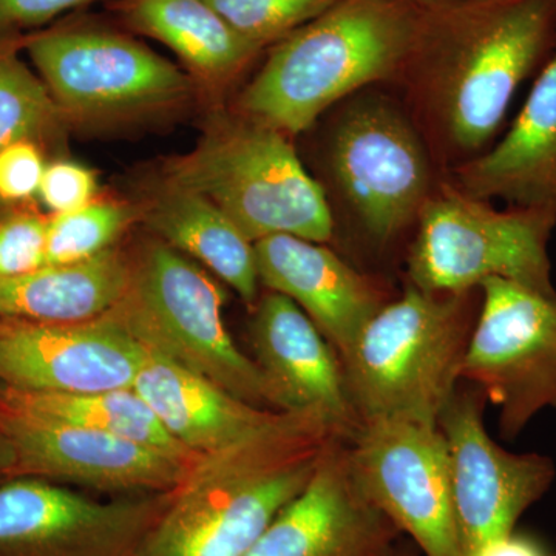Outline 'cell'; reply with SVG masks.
Wrapping results in <instances>:
<instances>
[{"label":"cell","instance_id":"6","mask_svg":"<svg viewBox=\"0 0 556 556\" xmlns=\"http://www.w3.org/2000/svg\"><path fill=\"white\" fill-rule=\"evenodd\" d=\"M225 291L203 266L164 241L148 244L131 268L126 298L109 316L144 345L260 408L278 409L254 358L233 342L223 317Z\"/></svg>","mask_w":556,"mask_h":556},{"label":"cell","instance_id":"18","mask_svg":"<svg viewBox=\"0 0 556 556\" xmlns=\"http://www.w3.org/2000/svg\"><path fill=\"white\" fill-rule=\"evenodd\" d=\"M251 343L281 412L320 409L353 437L361 420L348 394L342 361L291 299L273 291L258 299Z\"/></svg>","mask_w":556,"mask_h":556},{"label":"cell","instance_id":"37","mask_svg":"<svg viewBox=\"0 0 556 556\" xmlns=\"http://www.w3.org/2000/svg\"><path fill=\"white\" fill-rule=\"evenodd\" d=\"M552 556H556V551H555V552H552Z\"/></svg>","mask_w":556,"mask_h":556},{"label":"cell","instance_id":"27","mask_svg":"<svg viewBox=\"0 0 556 556\" xmlns=\"http://www.w3.org/2000/svg\"><path fill=\"white\" fill-rule=\"evenodd\" d=\"M241 38L268 49L338 0H206Z\"/></svg>","mask_w":556,"mask_h":556},{"label":"cell","instance_id":"32","mask_svg":"<svg viewBox=\"0 0 556 556\" xmlns=\"http://www.w3.org/2000/svg\"><path fill=\"white\" fill-rule=\"evenodd\" d=\"M466 556H552V552L540 538L515 529L507 535L486 541Z\"/></svg>","mask_w":556,"mask_h":556},{"label":"cell","instance_id":"23","mask_svg":"<svg viewBox=\"0 0 556 556\" xmlns=\"http://www.w3.org/2000/svg\"><path fill=\"white\" fill-rule=\"evenodd\" d=\"M126 14L135 30L169 47L207 83L236 78L262 51L241 38L206 0H127Z\"/></svg>","mask_w":556,"mask_h":556},{"label":"cell","instance_id":"10","mask_svg":"<svg viewBox=\"0 0 556 556\" xmlns=\"http://www.w3.org/2000/svg\"><path fill=\"white\" fill-rule=\"evenodd\" d=\"M65 118L100 119L170 108L192 83L159 53L100 28H56L22 40Z\"/></svg>","mask_w":556,"mask_h":556},{"label":"cell","instance_id":"35","mask_svg":"<svg viewBox=\"0 0 556 556\" xmlns=\"http://www.w3.org/2000/svg\"><path fill=\"white\" fill-rule=\"evenodd\" d=\"M397 556H419V555H416L415 552L407 551V548H401V551H399Z\"/></svg>","mask_w":556,"mask_h":556},{"label":"cell","instance_id":"28","mask_svg":"<svg viewBox=\"0 0 556 556\" xmlns=\"http://www.w3.org/2000/svg\"><path fill=\"white\" fill-rule=\"evenodd\" d=\"M49 217L31 207L0 212V278L24 276L46 266Z\"/></svg>","mask_w":556,"mask_h":556},{"label":"cell","instance_id":"26","mask_svg":"<svg viewBox=\"0 0 556 556\" xmlns=\"http://www.w3.org/2000/svg\"><path fill=\"white\" fill-rule=\"evenodd\" d=\"M138 208L115 200H93L65 214L51 215L47 228L46 265H73L108 251Z\"/></svg>","mask_w":556,"mask_h":556},{"label":"cell","instance_id":"36","mask_svg":"<svg viewBox=\"0 0 556 556\" xmlns=\"http://www.w3.org/2000/svg\"><path fill=\"white\" fill-rule=\"evenodd\" d=\"M3 206H5V204H3L2 201H0V212L3 211V208H2Z\"/></svg>","mask_w":556,"mask_h":556},{"label":"cell","instance_id":"15","mask_svg":"<svg viewBox=\"0 0 556 556\" xmlns=\"http://www.w3.org/2000/svg\"><path fill=\"white\" fill-rule=\"evenodd\" d=\"M148 346L108 316L53 325L0 317V387L100 393L134 387Z\"/></svg>","mask_w":556,"mask_h":556},{"label":"cell","instance_id":"4","mask_svg":"<svg viewBox=\"0 0 556 556\" xmlns=\"http://www.w3.org/2000/svg\"><path fill=\"white\" fill-rule=\"evenodd\" d=\"M477 291L430 294L409 285L368 321L342 361L361 422L402 417L438 426L463 380Z\"/></svg>","mask_w":556,"mask_h":556},{"label":"cell","instance_id":"13","mask_svg":"<svg viewBox=\"0 0 556 556\" xmlns=\"http://www.w3.org/2000/svg\"><path fill=\"white\" fill-rule=\"evenodd\" d=\"M481 391L457 390L439 417L452 466L453 501L463 556L517 529L556 478L551 457L508 452L490 437Z\"/></svg>","mask_w":556,"mask_h":556},{"label":"cell","instance_id":"33","mask_svg":"<svg viewBox=\"0 0 556 556\" xmlns=\"http://www.w3.org/2000/svg\"><path fill=\"white\" fill-rule=\"evenodd\" d=\"M11 470H13V453H11L9 442L0 433V475L11 477Z\"/></svg>","mask_w":556,"mask_h":556},{"label":"cell","instance_id":"31","mask_svg":"<svg viewBox=\"0 0 556 556\" xmlns=\"http://www.w3.org/2000/svg\"><path fill=\"white\" fill-rule=\"evenodd\" d=\"M93 0H0V40L42 27Z\"/></svg>","mask_w":556,"mask_h":556},{"label":"cell","instance_id":"24","mask_svg":"<svg viewBox=\"0 0 556 556\" xmlns=\"http://www.w3.org/2000/svg\"><path fill=\"white\" fill-rule=\"evenodd\" d=\"M0 407L101 431L186 459H200L167 433L134 388L67 394L30 393L0 387Z\"/></svg>","mask_w":556,"mask_h":556},{"label":"cell","instance_id":"19","mask_svg":"<svg viewBox=\"0 0 556 556\" xmlns=\"http://www.w3.org/2000/svg\"><path fill=\"white\" fill-rule=\"evenodd\" d=\"M455 177L477 199L556 211V47L504 138L457 164Z\"/></svg>","mask_w":556,"mask_h":556},{"label":"cell","instance_id":"21","mask_svg":"<svg viewBox=\"0 0 556 556\" xmlns=\"http://www.w3.org/2000/svg\"><path fill=\"white\" fill-rule=\"evenodd\" d=\"M138 214L161 241L197 260L254 308L260 288L254 243L214 203L166 179Z\"/></svg>","mask_w":556,"mask_h":556},{"label":"cell","instance_id":"9","mask_svg":"<svg viewBox=\"0 0 556 556\" xmlns=\"http://www.w3.org/2000/svg\"><path fill=\"white\" fill-rule=\"evenodd\" d=\"M357 485L424 556H463L447 441L439 426L382 417L346 442Z\"/></svg>","mask_w":556,"mask_h":556},{"label":"cell","instance_id":"12","mask_svg":"<svg viewBox=\"0 0 556 556\" xmlns=\"http://www.w3.org/2000/svg\"><path fill=\"white\" fill-rule=\"evenodd\" d=\"M170 493L98 501L49 479L0 484V556H138Z\"/></svg>","mask_w":556,"mask_h":556},{"label":"cell","instance_id":"1","mask_svg":"<svg viewBox=\"0 0 556 556\" xmlns=\"http://www.w3.org/2000/svg\"><path fill=\"white\" fill-rule=\"evenodd\" d=\"M556 47V0H450L424 11L407 83L424 135L457 164L479 155Z\"/></svg>","mask_w":556,"mask_h":556},{"label":"cell","instance_id":"20","mask_svg":"<svg viewBox=\"0 0 556 556\" xmlns=\"http://www.w3.org/2000/svg\"><path fill=\"white\" fill-rule=\"evenodd\" d=\"M131 388L167 433L199 457L236 444L265 427L278 413L248 404L150 346Z\"/></svg>","mask_w":556,"mask_h":556},{"label":"cell","instance_id":"34","mask_svg":"<svg viewBox=\"0 0 556 556\" xmlns=\"http://www.w3.org/2000/svg\"><path fill=\"white\" fill-rule=\"evenodd\" d=\"M408 2L416 3V5L424 7V9H431V7L441 5V3L450 2V0H408Z\"/></svg>","mask_w":556,"mask_h":556},{"label":"cell","instance_id":"3","mask_svg":"<svg viewBox=\"0 0 556 556\" xmlns=\"http://www.w3.org/2000/svg\"><path fill=\"white\" fill-rule=\"evenodd\" d=\"M424 7L408 0H338L270 47L241 91V115L299 135L354 91L401 83L415 49Z\"/></svg>","mask_w":556,"mask_h":556},{"label":"cell","instance_id":"2","mask_svg":"<svg viewBox=\"0 0 556 556\" xmlns=\"http://www.w3.org/2000/svg\"><path fill=\"white\" fill-rule=\"evenodd\" d=\"M350 434L320 409L278 412L265 427L200 457L138 556H247Z\"/></svg>","mask_w":556,"mask_h":556},{"label":"cell","instance_id":"11","mask_svg":"<svg viewBox=\"0 0 556 556\" xmlns=\"http://www.w3.org/2000/svg\"><path fill=\"white\" fill-rule=\"evenodd\" d=\"M329 163L340 192L379 243L415 225L434 190L422 135L383 100L356 102L343 113Z\"/></svg>","mask_w":556,"mask_h":556},{"label":"cell","instance_id":"7","mask_svg":"<svg viewBox=\"0 0 556 556\" xmlns=\"http://www.w3.org/2000/svg\"><path fill=\"white\" fill-rule=\"evenodd\" d=\"M417 226L407 258L412 287L430 294H464L489 278H503L556 295L548 257L554 208L500 211L444 182L431 193Z\"/></svg>","mask_w":556,"mask_h":556},{"label":"cell","instance_id":"17","mask_svg":"<svg viewBox=\"0 0 556 556\" xmlns=\"http://www.w3.org/2000/svg\"><path fill=\"white\" fill-rule=\"evenodd\" d=\"M260 285L291 299L334 348L340 361L387 305L382 283L358 273L318 241L273 236L255 241Z\"/></svg>","mask_w":556,"mask_h":556},{"label":"cell","instance_id":"16","mask_svg":"<svg viewBox=\"0 0 556 556\" xmlns=\"http://www.w3.org/2000/svg\"><path fill=\"white\" fill-rule=\"evenodd\" d=\"M348 439L321 456L306 489L247 556H397L401 532L372 506L351 471Z\"/></svg>","mask_w":556,"mask_h":556},{"label":"cell","instance_id":"14","mask_svg":"<svg viewBox=\"0 0 556 556\" xmlns=\"http://www.w3.org/2000/svg\"><path fill=\"white\" fill-rule=\"evenodd\" d=\"M0 433L13 453L11 478L67 481L108 492L169 493L199 460L2 407Z\"/></svg>","mask_w":556,"mask_h":556},{"label":"cell","instance_id":"30","mask_svg":"<svg viewBox=\"0 0 556 556\" xmlns=\"http://www.w3.org/2000/svg\"><path fill=\"white\" fill-rule=\"evenodd\" d=\"M46 167L42 148L36 142H14L0 150V201L14 206L38 197Z\"/></svg>","mask_w":556,"mask_h":556},{"label":"cell","instance_id":"22","mask_svg":"<svg viewBox=\"0 0 556 556\" xmlns=\"http://www.w3.org/2000/svg\"><path fill=\"white\" fill-rule=\"evenodd\" d=\"M131 266L116 249L73 265H46L0 278V317L35 324H84L108 316L126 298Z\"/></svg>","mask_w":556,"mask_h":556},{"label":"cell","instance_id":"8","mask_svg":"<svg viewBox=\"0 0 556 556\" xmlns=\"http://www.w3.org/2000/svg\"><path fill=\"white\" fill-rule=\"evenodd\" d=\"M460 378L500 408L506 441L544 409H556V295L503 278L485 280Z\"/></svg>","mask_w":556,"mask_h":556},{"label":"cell","instance_id":"29","mask_svg":"<svg viewBox=\"0 0 556 556\" xmlns=\"http://www.w3.org/2000/svg\"><path fill=\"white\" fill-rule=\"evenodd\" d=\"M97 192L93 170L75 161L60 160L47 164L38 197L51 215H58L86 206Z\"/></svg>","mask_w":556,"mask_h":556},{"label":"cell","instance_id":"25","mask_svg":"<svg viewBox=\"0 0 556 556\" xmlns=\"http://www.w3.org/2000/svg\"><path fill=\"white\" fill-rule=\"evenodd\" d=\"M14 40H0V150L20 141L42 148L67 119L39 75L21 60Z\"/></svg>","mask_w":556,"mask_h":556},{"label":"cell","instance_id":"5","mask_svg":"<svg viewBox=\"0 0 556 556\" xmlns=\"http://www.w3.org/2000/svg\"><path fill=\"white\" fill-rule=\"evenodd\" d=\"M167 179L214 203L252 243L332 239L327 195L288 135L248 116L219 121L192 152L172 161Z\"/></svg>","mask_w":556,"mask_h":556}]
</instances>
